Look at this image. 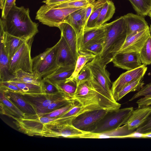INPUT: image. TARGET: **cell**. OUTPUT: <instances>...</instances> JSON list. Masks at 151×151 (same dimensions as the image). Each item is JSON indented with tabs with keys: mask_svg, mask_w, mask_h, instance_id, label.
Masks as SVG:
<instances>
[{
	"mask_svg": "<svg viewBox=\"0 0 151 151\" xmlns=\"http://www.w3.org/2000/svg\"><path fill=\"white\" fill-rule=\"evenodd\" d=\"M142 78L135 79L127 84L117 94L114 98L115 100L117 102L129 93L140 90L144 84Z\"/></svg>",
	"mask_w": 151,
	"mask_h": 151,
	"instance_id": "obj_31",
	"label": "cell"
},
{
	"mask_svg": "<svg viewBox=\"0 0 151 151\" xmlns=\"http://www.w3.org/2000/svg\"><path fill=\"white\" fill-rule=\"evenodd\" d=\"M149 29L150 30H151V25H150V27H149Z\"/></svg>",
	"mask_w": 151,
	"mask_h": 151,
	"instance_id": "obj_51",
	"label": "cell"
},
{
	"mask_svg": "<svg viewBox=\"0 0 151 151\" xmlns=\"http://www.w3.org/2000/svg\"><path fill=\"white\" fill-rule=\"evenodd\" d=\"M75 67V65L59 67L52 73L43 78L56 86L70 77L74 71Z\"/></svg>",
	"mask_w": 151,
	"mask_h": 151,
	"instance_id": "obj_25",
	"label": "cell"
},
{
	"mask_svg": "<svg viewBox=\"0 0 151 151\" xmlns=\"http://www.w3.org/2000/svg\"><path fill=\"white\" fill-rule=\"evenodd\" d=\"M14 78L9 81L27 83L41 86L42 78L36 72H29L19 69L14 74Z\"/></svg>",
	"mask_w": 151,
	"mask_h": 151,
	"instance_id": "obj_27",
	"label": "cell"
},
{
	"mask_svg": "<svg viewBox=\"0 0 151 151\" xmlns=\"http://www.w3.org/2000/svg\"><path fill=\"white\" fill-rule=\"evenodd\" d=\"M21 94L33 106L37 115L41 109L47 107L51 103L59 100L69 98L59 91L53 94L23 93Z\"/></svg>",
	"mask_w": 151,
	"mask_h": 151,
	"instance_id": "obj_12",
	"label": "cell"
},
{
	"mask_svg": "<svg viewBox=\"0 0 151 151\" xmlns=\"http://www.w3.org/2000/svg\"><path fill=\"white\" fill-rule=\"evenodd\" d=\"M8 82L21 89L24 93L37 94L42 93L41 87L40 86L27 83L17 82L12 81H9Z\"/></svg>",
	"mask_w": 151,
	"mask_h": 151,
	"instance_id": "obj_38",
	"label": "cell"
},
{
	"mask_svg": "<svg viewBox=\"0 0 151 151\" xmlns=\"http://www.w3.org/2000/svg\"><path fill=\"white\" fill-rule=\"evenodd\" d=\"M86 8L80 9L71 13L65 18L63 22L70 25L75 31L77 37L79 51L84 30L83 18Z\"/></svg>",
	"mask_w": 151,
	"mask_h": 151,
	"instance_id": "obj_20",
	"label": "cell"
},
{
	"mask_svg": "<svg viewBox=\"0 0 151 151\" xmlns=\"http://www.w3.org/2000/svg\"><path fill=\"white\" fill-rule=\"evenodd\" d=\"M147 15L150 17L151 19V9L149 11Z\"/></svg>",
	"mask_w": 151,
	"mask_h": 151,
	"instance_id": "obj_50",
	"label": "cell"
},
{
	"mask_svg": "<svg viewBox=\"0 0 151 151\" xmlns=\"http://www.w3.org/2000/svg\"><path fill=\"white\" fill-rule=\"evenodd\" d=\"M92 78L91 71L86 64L78 75L73 80L76 82L77 87L81 83L92 79Z\"/></svg>",
	"mask_w": 151,
	"mask_h": 151,
	"instance_id": "obj_40",
	"label": "cell"
},
{
	"mask_svg": "<svg viewBox=\"0 0 151 151\" xmlns=\"http://www.w3.org/2000/svg\"><path fill=\"white\" fill-rule=\"evenodd\" d=\"M81 9L82 8H53L45 4L37 12L35 19L49 27H58L68 15Z\"/></svg>",
	"mask_w": 151,
	"mask_h": 151,
	"instance_id": "obj_7",
	"label": "cell"
},
{
	"mask_svg": "<svg viewBox=\"0 0 151 151\" xmlns=\"http://www.w3.org/2000/svg\"><path fill=\"white\" fill-rule=\"evenodd\" d=\"M96 56L91 52L79 51L74 71L71 76L66 80H73L85 65L91 61Z\"/></svg>",
	"mask_w": 151,
	"mask_h": 151,
	"instance_id": "obj_30",
	"label": "cell"
},
{
	"mask_svg": "<svg viewBox=\"0 0 151 151\" xmlns=\"http://www.w3.org/2000/svg\"><path fill=\"white\" fill-rule=\"evenodd\" d=\"M57 52L55 44L32 58L33 71L37 73L42 78L52 73L59 67Z\"/></svg>",
	"mask_w": 151,
	"mask_h": 151,
	"instance_id": "obj_8",
	"label": "cell"
},
{
	"mask_svg": "<svg viewBox=\"0 0 151 151\" xmlns=\"http://www.w3.org/2000/svg\"><path fill=\"white\" fill-rule=\"evenodd\" d=\"M59 118L45 124L39 136L66 138H79L84 133L72 124V122H62Z\"/></svg>",
	"mask_w": 151,
	"mask_h": 151,
	"instance_id": "obj_4",
	"label": "cell"
},
{
	"mask_svg": "<svg viewBox=\"0 0 151 151\" xmlns=\"http://www.w3.org/2000/svg\"><path fill=\"white\" fill-rule=\"evenodd\" d=\"M16 0H5L3 9H2L1 18L4 19L9 11L15 4Z\"/></svg>",
	"mask_w": 151,
	"mask_h": 151,
	"instance_id": "obj_46",
	"label": "cell"
},
{
	"mask_svg": "<svg viewBox=\"0 0 151 151\" xmlns=\"http://www.w3.org/2000/svg\"><path fill=\"white\" fill-rule=\"evenodd\" d=\"M0 39V82L9 81L14 75L10 71L9 60L4 49L2 39Z\"/></svg>",
	"mask_w": 151,
	"mask_h": 151,
	"instance_id": "obj_26",
	"label": "cell"
},
{
	"mask_svg": "<svg viewBox=\"0 0 151 151\" xmlns=\"http://www.w3.org/2000/svg\"><path fill=\"white\" fill-rule=\"evenodd\" d=\"M38 24L33 22L28 8L14 4L4 19H0V28L9 35L26 41L33 38L38 32Z\"/></svg>",
	"mask_w": 151,
	"mask_h": 151,
	"instance_id": "obj_1",
	"label": "cell"
},
{
	"mask_svg": "<svg viewBox=\"0 0 151 151\" xmlns=\"http://www.w3.org/2000/svg\"><path fill=\"white\" fill-rule=\"evenodd\" d=\"M137 14L143 17L148 15L151 9V0H128Z\"/></svg>",
	"mask_w": 151,
	"mask_h": 151,
	"instance_id": "obj_33",
	"label": "cell"
},
{
	"mask_svg": "<svg viewBox=\"0 0 151 151\" xmlns=\"http://www.w3.org/2000/svg\"><path fill=\"white\" fill-rule=\"evenodd\" d=\"M112 62L114 66L127 70L134 69L142 65L139 52H118L113 58Z\"/></svg>",
	"mask_w": 151,
	"mask_h": 151,
	"instance_id": "obj_14",
	"label": "cell"
},
{
	"mask_svg": "<svg viewBox=\"0 0 151 151\" xmlns=\"http://www.w3.org/2000/svg\"><path fill=\"white\" fill-rule=\"evenodd\" d=\"M144 97L151 96V82L143 86L129 100L131 101L141 96Z\"/></svg>",
	"mask_w": 151,
	"mask_h": 151,
	"instance_id": "obj_44",
	"label": "cell"
},
{
	"mask_svg": "<svg viewBox=\"0 0 151 151\" xmlns=\"http://www.w3.org/2000/svg\"><path fill=\"white\" fill-rule=\"evenodd\" d=\"M72 99L84 106L113 110L120 109L121 105L110 100L102 89L92 79L79 84Z\"/></svg>",
	"mask_w": 151,
	"mask_h": 151,
	"instance_id": "obj_2",
	"label": "cell"
},
{
	"mask_svg": "<svg viewBox=\"0 0 151 151\" xmlns=\"http://www.w3.org/2000/svg\"><path fill=\"white\" fill-rule=\"evenodd\" d=\"M71 98H66L54 101L47 107L41 109L38 113L37 115L40 116L43 114L51 112L55 110L65 106L73 101Z\"/></svg>",
	"mask_w": 151,
	"mask_h": 151,
	"instance_id": "obj_36",
	"label": "cell"
},
{
	"mask_svg": "<svg viewBox=\"0 0 151 151\" xmlns=\"http://www.w3.org/2000/svg\"><path fill=\"white\" fill-rule=\"evenodd\" d=\"M151 35L149 27L138 32L125 41L118 52H139Z\"/></svg>",
	"mask_w": 151,
	"mask_h": 151,
	"instance_id": "obj_15",
	"label": "cell"
},
{
	"mask_svg": "<svg viewBox=\"0 0 151 151\" xmlns=\"http://www.w3.org/2000/svg\"><path fill=\"white\" fill-rule=\"evenodd\" d=\"M135 132L141 134L151 132V113L145 121L136 129Z\"/></svg>",
	"mask_w": 151,
	"mask_h": 151,
	"instance_id": "obj_43",
	"label": "cell"
},
{
	"mask_svg": "<svg viewBox=\"0 0 151 151\" xmlns=\"http://www.w3.org/2000/svg\"><path fill=\"white\" fill-rule=\"evenodd\" d=\"M107 1V0H101L88 18L84 31L96 28V23L99 13Z\"/></svg>",
	"mask_w": 151,
	"mask_h": 151,
	"instance_id": "obj_39",
	"label": "cell"
},
{
	"mask_svg": "<svg viewBox=\"0 0 151 151\" xmlns=\"http://www.w3.org/2000/svg\"><path fill=\"white\" fill-rule=\"evenodd\" d=\"M73 0H44L43 2L45 4L49 5L51 4H57Z\"/></svg>",
	"mask_w": 151,
	"mask_h": 151,
	"instance_id": "obj_48",
	"label": "cell"
},
{
	"mask_svg": "<svg viewBox=\"0 0 151 151\" xmlns=\"http://www.w3.org/2000/svg\"><path fill=\"white\" fill-rule=\"evenodd\" d=\"M135 131L129 129L127 124L118 128L110 131L101 133L85 132L79 138H127L128 136Z\"/></svg>",
	"mask_w": 151,
	"mask_h": 151,
	"instance_id": "obj_18",
	"label": "cell"
},
{
	"mask_svg": "<svg viewBox=\"0 0 151 151\" xmlns=\"http://www.w3.org/2000/svg\"><path fill=\"white\" fill-rule=\"evenodd\" d=\"M0 38L2 39L4 49L9 60L21 46L26 42L4 32L1 28Z\"/></svg>",
	"mask_w": 151,
	"mask_h": 151,
	"instance_id": "obj_22",
	"label": "cell"
},
{
	"mask_svg": "<svg viewBox=\"0 0 151 151\" xmlns=\"http://www.w3.org/2000/svg\"><path fill=\"white\" fill-rule=\"evenodd\" d=\"M5 0H0V8L2 10L4 6Z\"/></svg>",
	"mask_w": 151,
	"mask_h": 151,
	"instance_id": "obj_49",
	"label": "cell"
},
{
	"mask_svg": "<svg viewBox=\"0 0 151 151\" xmlns=\"http://www.w3.org/2000/svg\"><path fill=\"white\" fill-rule=\"evenodd\" d=\"M124 17L127 25V33L125 40L149 27L143 16L129 13L124 15Z\"/></svg>",
	"mask_w": 151,
	"mask_h": 151,
	"instance_id": "obj_19",
	"label": "cell"
},
{
	"mask_svg": "<svg viewBox=\"0 0 151 151\" xmlns=\"http://www.w3.org/2000/svg\"><path fill=\"white\" fill-rule=\"evenodd\" d=\"M40 86L43 93L53 94L59 91L55 86L44 78H42Z\"/></svg>",
	"mask_w": 151,
	"mask_h": 151,
	"instance_id": "obj_42",
	"label": "cell"
},
{
	"mask_svg": "<svg viewBox=\"0 0 151 151\" xmlns=\"http://www.w3.org/2000/svg\"><path fill=\"white\" fill-rule=\"evenodd\" d=\"M96 0H73L57 4L47 5L56 8H84L95 1Z\"/></svg>",
	"mask_w": 151,
	"mask_h": 151,
	"instance_id": "obj_32",
	"label": "cell"
},
{
	"mask_svg": "<svg viewBox=\"0 0 151 151\" xmlns=\"http://www.w3.org/2000/svg\"><path fill=\"white\" fill-rule=\"evenodd\" d=\"M5 96L19 109L26 115L25 118H32L38 116L33 106L22 96L21 94L0 88Z\"/></svg>",
	"mask_w": 151,
	"mask_h": 151,
	"instance_id": "obj_17",
	"label": "cell"
},
{
	"mask_svg": "<svg viewBox=\"0 0 151 151\" xmlns=\"http://www.w3.org/2000/svg\"><path fill=\"white\" fill-rule=\"evenodd\" d=\"M86 65L92 73V79L102 89L110 100L116 101L112 93V84L109 73L106 69V65L101 60L100 55H96Z\"/></svg>",
	"mask_w": 151,
	"mask_h": 151,
	"instance_id": "obj_6",
	"label": "cell"
},
{
	"mask_svg": "<svg viewBox=\"0 0 151 151\" xmlns=\"http://www.w3.org/2000/svg\"><path fill=\"white\" fill-rule=\"evenodd\" d=\"M77 103V102L73 101L65 106L47 114H43L40 116H45L53 118H58L71 109Z\"/></svg>",
	"mask_w": 151,
	"mask_h": 151,
	"instance_id": "obj_41",
	"label": "cell"
},
{
	"mask_svg": "<svg viewBox=\"0 0 151 151\" xmlns=\"http://www.w3.org/2000/svg\"><path fill=\"white\" fill-rule=\"evenodd\" d=\"M14 123L18 131L29 136H39L44 125L58 118H51L45 116H38L32 118H13Z\"/></svg>",
	"mask_w": 151,
	"mask_h": 151,
	"instance_id": "obj_10",
	"label": "cell"
},
{
	"mask_svg": "<svg viewBox=\"0 0 151 151\" xmlns=\"http://www.w3.org/2000/svg\"><path fill=\"white\" fill-rule=\"evenodd\" d=\"M138 107L147 106L151 105V96H145L141 98L136 102Z\"/></svg>",
	"mask_w": 151,
	"mask_h": 151,
	"instance_id": "obj_47",
	"label": "cell"
},
{
	"mask_svg": "<svg viewBox=\"0 0 151 151\" xmlns=\"http://www.w3.org/2000/svg\"><path fill=\"white\" fill-rule=\"evenodd\" d=\"M115 10L113 2L107 0L100 11L96 23L95 27L101 26L109 20L112 17Z\"/></svg>",
	"mask_w": 151,
	"mask_h": 151,
	"instance_id": "obj_29",
	"label": "cell"
},
{
	"mask_svg": "<svg viewBox=\"0 0 151 151\" xmlns=\"http://www.w3.org/2000/svg\"><path fill=\"white\" fill-rule=\"evenodd\" d=\"M147 69L143 64L133 70H127L122 74L112 83L111 91L115 97L117 94L126 85L132 81L143 78Z\"/></svg>",
	"mask_w": 151,
	"mask_h": 151,
	"instance_id": "obj_13",
	"label": "cell"
},
{
	"mask_svg": "<svg viewBox=\"0 0 151 151\" xmlns=\"http://www.w3.org/2000/svg\"><path fill=\"white\" fill-rule=\"evenodd\" d=\"M56 86L59 91L63 93L71 99L77 88L76 83L73 80H66L58 84Z\"/></svg>",
	"mask_w": 151,
	"mask_h": 151,
	"instance_id": "obj_34",
	"label": "cell"
},
{
	"mask_svg": "<svg viewBox=\"0 0 151 151\" xmlns=\"http://www.w3.org/2000/svg\"><path fill=\"white\" fill-rule=\"evenodd\" d=\"M57 46V63L58 67L76 65V60L64 38H60L56 44Z\"/></svg>",
	"mask_w": 151,
	"mask_h": 151,
	"instance_id": "obj_16",
	"label": "cell"
},
{
	"mask_svg": "<svg viewBox=\"0 0 151 151\" xmlns=\"http://www.w3.org/2000/svg\"><path fill=\"white\" fill-rule=\"evenodd\" d=\"M0 88L19 94L24 93L21 89L8 81L0 82Z\"/></svg>",
	"mask_w": 151,
	"mask_h": 151,
	"instance_id": "obj_45",
	"label": "cell"
},
{
	"mask_svg": "<svg viewBox=\"0 0 151 151\" xmlns=\"http://www.w3.org/2000/svg\"><path fill=\"white\" fill-rule=\"evenodd\" d=\"M110 111L99 109L85 112L73 119L72 124L81 130L92 132L98 123Z\"/></svg>",
	"mask_w": 151,
	"mask_h": 151,
	"instance_id": "obj_11",
	"label": "cell"
},
{
	"mask_svg": "<svg viewBox=\"0 0 151 151\" xmlns=\"http://www.w3.org/2000/svg\"><path fill=\"white\" fill-rule=\"evenodd\" d=\"M106 28L105 24L101 26L84 31L81 40L79 51L88 43L105 37Z\"/></svg>",
	"mask_w": 151,
	"mask_h": 151,
	"instance_id": "obj_28",
	"label": "cell"
},
{
	"mask_svg": "<svg viewBox=\"0 0 151 151\" xmlns=\"http://www.w3.org/2000/svg\"><path fill=\"white\" fill-rule=\"evenodd\" d=\"M104 37L92 41L84 46L79 51L91 52L96 55H100L102 50Z\"/></svg>",
	"mask_w": 151,
	"mask_h": 151,
	"instance_id": "obj_35",
	"label": "cell"
},
{
	"mask_svg": "<svg viewBox=\"0 0 151 151\" xmlns=\"http://www.w3.org/2000/svg\"><path fill=\"white\" fill-rule=\"evenodd\" d=\"M151 113V105L133 110L126 123L129 129H136L145 121Z\"/></svg>",
	"mask_w": 151,
	"mask_h": 151,
	"instance_id": "obj_23",
	"label": "cell"
},
{
	"mask_svg": "<svg viewBox=\"0 0 151 151\" xmlns=\"http://www.w3.org/2000/svg\"><path fill=\"white\" fill-rule=\"evenodd\" d=\"M106 32L100 56L106 64L112 62L125 41L127 25L124 16L109 23H105Z\"/></svg>",
	"mask_w": 151,
	"mask_h": 151,
	"instance_id": "obj_3",
	"label": "cell"
},
{
	"mask_svg": "<svg viewBox=\"0 0 151 151\" xmlns=\"http://www.w3.org/2000/svg\"><path fill=\"white\" fill-rule=\"evenodd\" d=\"M58 27L60 31L61 35L65 39L77 60L79 50L77 37L75 31L70 25L65 22L60 23Z\"/></svg>",
	"mask_w": 151,
	"mask_h": 151,
	"instance_id": "obj_21",
	"label": "cell"
},
{
	"mask_svg": "<svg viewBox=\"0 0 151 151\" xmlns=\"http://www.w3.org/2000/svg\"><path fill=\"white\" fill-rule=\"evenodd\" d=\"M0 113L12 118H25L26 115L16 107L5 96L4 92L0 89Z\"/></svg>",
	"mask_w": 151,
	"mask_h": 151,
	"instance_id": "obj_24",
	"label": "cell"
},
{
	"mask_svg": "<svg viewBox=\"0 0 151 151\" xmlns=\"http://www.w3.org/2000/svg\"><path fill=\"white\" fill-rule=\"evenodd\" d=\"M33 40V38L24 43L9 60L10 71L13 74L19 69L33 72L31 50Z\"/></svg>",
	"mask_w": 151,
	"mask_h": 151,
	"instance_id": "obj_9",
	"label": "cell"
},
{
	"mask_svg": "<svg viewBox=\"0 0 151 151\" xmlns=\"http://www.w3.org/2000/svg\"><path fill=\"white\" fill-rule=\"evenodd\" d=\"M139 54L142 64L145 66L151 64V35L142 47Z\"/></svg>",
	"mask_w": 151,
	"mask_h": 151,
	"instance_id": "obj_37",
	"label": "cell"
},
{
	"mask_svg": "<svg viewBox=\"0 0 151 151\" xmlns=\"http://www.w3.org/2000/svg\"><path fill=\"white\" fill-rule=\"evenodd\" d=\"M150 34H151V30H150Z\"/></svg>",
	"mask_w": 151,
	"mask_h": 151,
	"instance_id": "obj_52",
	"label": "cell"
},
{
	"mask_svg": "<svg viewBox=\"0 0 151 151\" xmlns=\"http://www.w3.org/2000/svg\"><path fill=\"white\" fill-rule=\"evenodd\" d=\"M133 110V107H130L109 111L91 132H103L118 128L127 123Z\"/></svg>",
	"mask_w": 151,
	"mask_h": 151,
	"instance_id": "obj_5",
	"label": "cell"
}]
</instances>
